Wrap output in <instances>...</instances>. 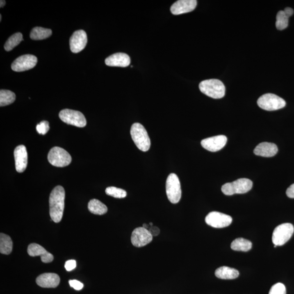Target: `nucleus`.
<instances>
[{"instance_id": "11", "label": "nucleus", "mask_w": 294, "mask_h": 294, "mask_svg": "<svg viewBox=\"0 0 294 294\" xmlns=\"http://www.w3.org/2000/svg\"><path fill=\"white\" fill-rule=\"evenodd\" d=\"M38 60L33 55H25L19 57L13 62L11 66L12 70L21 72L30 70L37 65Z\"/></svg>"}, {"instance_id": "27", "label": "nucleus", "mask_w": 294, "mask_h": 294, "mask_svg": "<svg viewBox=\"0 0 294 294\" xmlns=\"http://www.w3.org/2000/svg\"><path fill=\"white\" fill-rule=\"evenodd\" d=\"M16 95L9 90L1 89L0 91V106H7L14 103Z\"/></svg>"}, {"instance_id": "25", "label": "nucleus", "mask_w": 294, "mask_h": 294, "mask_svg": "<svg viewBox=\"0 0 294 294\" xmlns=\"http://www.w3.org/2000/svg\"><path fill=\"white\" fill-rule=\"evenodd\" d=\"M52 35V31L50 29L36 27L32 30L30 38L33 40H42L49 38Z\"/></svg>"}, {"instance_id": "31", "label": "nucleus", "mask_w": 294, "mask_h": 294, "mask_svg": "<svg viewBox=\"0 0 294 294\" xmlns=\"http://www.w3.org/2000/svg\"><path fill=\"white\" fill-rule=\"evenodd\" d=\"M36 129L40 134L45 135L50 129L49 124L46 121H43L37 125Z\"/></svg>"}, {"instance_id": "28", "label": "nucleus", "mask_w": 294, "mask_h": 294, "mask_svg": "<svg viewBox=\"0 0 294 294\" xmlns=\"http://www.w3.org/2000/svg\"><path fill=\"white\" fill-rule=\"evenodd\" d=\"M290 16L288 15L284 10H280L276 16V26L277 30H283L288 26V21Z\"/></svg>"}, {"instance_id": "3", "label": "nucleus", "mask_w": 294, "mask_h": 294, "mask_svg": "<svg viewBox=\"0 0 294 294\" xmlns=\"http://www.w3.org/2000/svg\"><path fill=\"white\" fill-rule=\"evenodd\" d=\"M130 133L133 142L140 151H149L151 145L150 138L145 128L142 125L138 123L132 125Z\"/></svg>"}, {"instance_id": "35", "label": "nucleus", "mask_w": 294, "mask_h": 294, "mask_svg": "<svg viewBox=\"0 0 294 294\" xmlns=\"http://www.w3.org/2000/svg\"><path fill=\"white\" fill-rule=\"evenodd\" d=\"M287 195L291 199H294V184L289 187L286 191Z\"/></svg>"}, {"instance_id": "16", "label": "nucleus", "mask_w": 294, "mask_h": 294, "mask_svg": "<svg viewBox=\"0 0 294 294\" xmlns=\"http://www.w3.org/2000/svg\"><path fill=\"white\" fill-rule=\"evenodd\" d=\"M197 4L196 0H179L171 6L170 12L175 15L189 13L193 11Z\"/></svg>"}, {"instance_id": "37", "label": "nucleus", "mask_w": 294, "mask_h": 294, "mask_svg": "<svg viewBox=\"0 0 294 294\" xmlns=\"http://www.w3.org/2000/svg\"><path fill=\"white\" fill-rule=\"evenodd\" d=\"M5 4H6V1H4V0H1V1H0V7H1V8H3Z\"/></svg>"}, {"instance_id": "23", "label": "nucleus", "mask_w": 294, "mask_h": 294, "mask_svg": "<svg viewBox=\"0 0 294 294\" xmlns=\"http://www.w3.org/2000/svg\"><path fill=\"white\" fill-rule=\"evenodd\" d=\"M13 242L11 238L8 235L1 233L0 234V252L3 254L8 255L12 252Z\"/></svg>"}, {"instance_id": "20", "label": "nucleus", "mask_w": 294, "mask_h": 294, "mask_svg": "<svg viewBox=\"0 0 294 294\" xmlns=\"http://www.w3.org/2000/svg\"><path fill=\"white\" fill-rule=\"evenodd\" d=\"M277 152L278 148L276 144L270 142H262L254 150L256 156L266 158L274 157Z\"/></svg>"}, {"instance_id": "2", "label": "nucleus", "mask_w": 294, "mask_h": 294, "mask_svg": "<svg viewBox=\"0 0 294 294\" xmlns=\"http://www.w3.org/2000/svg\"><path fill=\"white\" fill-rule=\"evenodd\" d=\"M199 88L203 94L213 99H221L225 95V86L219 80H205L200 84Z\"/></svg>"}, {"instance_id": "39", "label": "nucleus", "mask_w": 294, "mask_h": 294, "mask_svg": "<svg viewBox=\"0 0 294 294\" xmlns=\"http://www.w3.org/2000/svg\"><path fill=\"white\" fill-rule=\"evenodd\" d=\"M149 226H153V224L152 222L149 223Z\"/></svg>"}, {"instance_id": "13", "label": "nucleus", "mask_w": 294, "mask_h": 294, "mask_svg": "<svg viewBox=\"0 0 294 294\" xmlns=\"http://www.w3.org/2000/svg\"><path fill=\"white\" fill-rule=\"evenodd\" d=\"M227 142L226 136L218 135L204 139L201 141V145L208 151L216 152L225 146Z\"/></svg>"}, {"instance_id": "10", "label": "nucleus", "mask_w": 294, "mask_h": 294, "mask_svg": "<svg viewBox=\"0 0 294 294\" xmlns=\"http://www.w3.org/2000/svg\"><path fill=\"white\" fill-rule=\"evenodd\" d=\"M205 220L208 225L213 228H222L229 226L232 222V218L220 212L212 211L206 216Z\"/></svg>"}, {"instance_id": "12", "label": "nucleus", "mask_w": 294, "mask_h": 294, "mask_svg": "<svg viewBox=\"0 0 294 294\" xmlns=\"http://www.w3.org/2000/svg\"><path fill=\"white\" fill-rule=\"evenodd\" d=\"M153 235L148 229L138 227L133 230L131 235V243L136 248H141L150 243Z\"/></svg>"}, {"instance_id": "9", "label": "nucleus", "mask_w": 294, "mask_h": 294, "mask_svg": "<svg viewBox=\"0 0 294 294\" xmlns=\"http://www.w3.org/2000/svg\"><path fill=\"white\" fill-rule=\"evenodd\" d=\"M59 117L63 122L69 125L83 127L87 124L86 120L84 115L82 112L70 109L63 110L60 112Z\"/></svg>"}, {"instance_id": "21", "label": "nucleus", "mask_w": 294, "mask_h": 294, "mask_svg": "<svg viewBox=\"0 0 294 294\" xmlns=\"http://www.w3.org/2000/svg\"><path fill=\"white\" fill-rule=\"evenodd\" d=\"M239 275V271L227 266H222L215 271V276L222 280H233L237 279Z\"/></svg>"}, {"instance_id": "36", "label": "nucleus", "mask_w": 294, "mask_h": 294, "mask_svg": "<svg viewBox=\"0 0 294 294\" xmlns=\"http://www.w3.org/2000/svg\"><path fill=\"white\" fill-rule=\"evenodd\" d=\"M284 11L288 15L290 16V17H291L294 13L293 9L290 7L286 8Z\"/></svg>"}, {"instance_id": "18", "label": "nucleus", "mask_w": 294, "mask_h": 294, "mask_svg": "<svg viewBox=\"0 0 294 294\" xmlns=\"http://www.w3.org/2000/svg\"><path fill=\"white\" fill-rule=\"evenodd\" d=\"M28 253L31 256H41L42 261L44 263H51L53 260V255L37 244H30L28 249Z\"/></svg>"}, {"instance_id": "7", "label": "nucleus", "mask_w": 294, "mask_h": 294, "mask_svg": "<svg viewBox=\"0 0 294 294\" xmlns=\"http://www.w3.org/2000/svg\"><path fill=\"white\" fill-rule=\"evenodd\" d=\"M166 191L168 200L173 204L178 203L181 197V189L178 176L174 173L170 174L166 183Z\"/></svg>"}, {"instance_id": "5", "label": "nucleus", "mask_w": 294, "mask_h": 294, "mask_svg": "<svg viewBox=\"0 0 294 294\" xmlns=\"http://www.w3.org/2000/svg\"><path fill=\"white\" fill-rule=\"evenodd\" d=\"M259 108L266 111H276L285 108L286 102L282 98L274 94L267 93L258 99Z\"/></svg>"}, {"instance_id": "22", "label": "nucleus", "mask_w": 294, "mask_h": 294, "mask_svg": "<svg viewBox=\"0 0 294 294\" xmlns=\"http://www.w3.org/2000/svg\"><path fill=\"white\" fill-rule=\"evenodd\" d=\"M89 211L95 215H102L108 212V208L100 201L96 199L90 200L88 203Z\"/></svg>"}, {"instance_id": "40", "label": "nucleus", "mask_w": 294, "mask_h": 294, "mask_svg": "<svg viewBox=\"0 0 294 294\" xmlns=\"http://www.w3.org/2000/svg\"><path fill=\"white\" fill-rule=\"evenodd\" d=\"M1 20H2V15H0V21H1Z\"/></svg>"}, {"instance_id": "24", "label": "nucleus", "mask_w": 294, "mask_h": 294, "mask_svg": "<svg viewBox=\"0 0 294 294\" xmlns=\"http://www.w3.org/2000/svg\"><path fill=\"white\" fill-rule=\"evenodd\" d=\"M252 244L249 240L244 238H238L234 240L231 244L232 250L237 251L248 252L252 249Z\"/></svg>"}, {"instance_id": "26", "label": "nucleus", "mask_w": 294, "mask_h": 294, "mask_svg": "<svg viewBox=\"0 0 294 294\" xmlns=\"http://www.w3.org/2000/svg\"><path fill=\"white\" fill-rule=\"evenodd\" d=\"M23 37V35L20 33H16L10 36L4 44V49L7 51L12 50L15 47L24 41Z\"/></svg>"}, {"instance_id": "38", "label": "nucleus", "mask_w": 294, "mask_h": 294, "mask_svg": "<svg viewBox=\"0 0 294 294\" xmlns=\"http://www.w3.org/2000/svg\"><path fill=\"white\" fill-rule=\"evenodd\" d=\"M151 226H149V224L147 223H144L142 226V227L147 229H148Z\"/></svg>"}, {"instance_id": "29", "label": "nucleus", "mask_w": 294, "mask_h": 294, "mask_svg": "<svg viewBox=\"0 0 294 294\" xmlns=\"http://www.w3.org/2000/svg\"><path fill=\"white\" fill-rule=\"evenodd\" d=\"M106 194L116 199H124L126 196V192L125 190L111 186L106 188Z\"/></svg>"}, {"instance_id": "17", "label": "nucleus", "mask_w": 294, "mask_h": 294, "mask_svg": "<svg viewBox=\"0 0 294 294\" xmlns=\"http://www.w3.org/2000/svg\"><path fill=\"white\" fill-rule=\"evenodd\" d=\"M60 282V278L55 273H45L37 278V284L42 288H55Z\"/></svg>"}, {"instance_id": "4", "label": "nucleus", "mask_w": 294, "mask_h": 294, "mask_svg": "<svg viewBox=\"0 0 294 294\" xmlns=\"http://www.w3.org/2000/svg\"><path fill=\"white\" fill-rule=\"evenodd\" d=\"M253 183L249 179L241 178L233 181L232 183H228L222 186L223 193L227 196H232L234 194H243L247 193L252 188Z\"/></svg>"}, {"instance_id": "30", "label": "nucleus", "mask_w": 294, "mask_h": 294, "mask_svg": "<svg viewBox=\"0 0 294 294\" xmlns=\"http://www.w3.org/2000/svg\"><path fill=\"white\" fill-rule=\"evenodd\" d=\"M269 294H286V288L281 283H277L271 287Z\"/></svg>"}, {"instance_id": "33", "label": "nucleus", "mask_w": 294, "mask_h": 294, "mask_svg": "<svg viewBox=\"0 0 294 294\" xmlns=\"http://www.w3.org/2000/svg\"><path fill=\"white\" fill-rule=\"evenodd\" d=\"M77 267V261L75 260H69L66 262L65 268L68 271H71Z\"/></svg>"}, {"instance_id": "8", "label": "nucleus", "mask_w": 294, "mask_h": 294, "mask_svg": "<svg viewBox=\"0 0 294 294\" xmlns=\"http://www.w3.org/2000/svg\"><path fill=\"white\" fill-rule=\"evenodd\" d=\"M294 228L291 223H286L278 226L272 234V242L276 246L285 245L292 237Z\"/></svg>"}, {"instance_id": "1", "label": "nucleus", "mask_w": 294, "mask_h": 294, "mask_svg": "<svg viewBox=\"0 0 294 294\" xmlns=\"http://www.w3.org/2000/svg\"><path fill=\"white\" fill-rule=\"evenodd\" d=\"M65 191L61 186H57L51 192L49 198L50 215L55 223L62 220L65 209Z\"/></svg>"}, {"instance_id": "6", "label": "nucleus", "mask_w": 294, "mask_h": 294, "mask_svg": "<svg viewBox=\"0 0 294 294\" xmlns=\"http://www.w3.org/2000/svg\"><path fill=\"white\" fill-rule=\"evenodd\" d=\"M48 161L53 166L58 168H63L68 166L72 162V157L65 149L55 147L50 151L47 156Z\"/></svg>"}, {"instance_id": "14", "label": "nucleus", "mask_w": 294, "mask_h": 294, "mask_svg": "<svg viewBox=\"0 0 294 294\" xmlns=\"http://www.w3.org/2000/svg\"><path fill=\"white\" fill-rule=\"evenodd\" d=\"M87 42V36L84 31L81 30L75 32L69 41L72 52L78 53L82 51L86 46Z\"/></svg>"}, {"instance_id": "34", "label": "nucleus", "mask_w": 294, "mask_h": 294, "mask_svg": "<svg viewBox=\"0 0 294 294\" xmlns=\"http://www.w3.org/2000/svg\"><path fill=\"white\" fill-rule=\"evenodd\" d=\"M148 230L153 235V237L158 236L160 232L159 228L156 226H151Z\"/></svg>"}, {"instance_id": "32", "label": "nucleus", "mask_w": 294, "mask_h": 294, "mask_svg": "<svg viewBox=\"0 0 294 294\" xmlns=\"http://www.w3.org/2000/svg\"><path fill=\"white\" fill-rule=\"evenodd\" d=\"M69 285L76 291L82 290L84 287L83 283L76 280H69Z\"/></svg>"}, {"instance_id": "19", "label": "nucleus", "mask_w": 294, "mask_h": 294, "mask_svg": "<svg viewBox=\"0 0 294 294\" xmlns=\"http://www.w3.org/2000/svg\"><path fill=\"white\" fill-rule=\"evenodd\" d=\"M130 58L126 53H116L107 58L105 64L110 67H126L130 65Z\"/></svg>"}, {"instance_id": "15", "label": "nucleus", "mask_w": 294, "mask_h": 294, "mask_svg": "<svg viewBox=\"0 0 294 294\" xmlns=\"http://www.w3.org/2000/svg\"><path fill=\"white\" fill-rule=\"evenodd\" d=\"M15 168L19 173L25 170L28 166V156L26 148L24 145H20L15 149L14 152Z\"/></svg>"}]
</instances>
